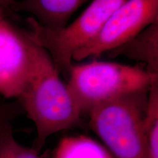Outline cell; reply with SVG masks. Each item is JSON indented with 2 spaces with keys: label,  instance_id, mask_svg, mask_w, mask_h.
I'll use <instances>...</instances> for the list:
<instances>
[{
  "label": "cell",
  "instance_id": "obj_1",
  "mask_svg": "<svg viewBox=\"0 0 158 158\" xmlns=\"http://www.w3.org/2000/svg\"><path fill=\"white\" fill-rule=\"evenodd\" d=\"M17 101L35 124L36 137L31 147L38 152L50 136L81 122L83 114L68 84L47 51L35 41L30 73Z\"/></svg>",
  "mask_w": 158,
  "mask_h": 158
},
{
  "label": "cell",
  "instance_id": "obj_2",
  "mask_svg": "<svg viewBox=\"0 0 158 158\" xmlns=\"http://www.w3.org/2000/svg\"><path fill=\"white\" fill-rule=\"evenodd\" d=\"M68 86L83 115L94 108L126 94L148 89L157 75L140 66L94 60L72 64Z\"/></svg>",
  "mask_w": 158,
  "mask_h": 158
},
{
  "label": "cell",
  "instance_id": "obj_3",
  "mask_svg": "<svg viewBox=\"0 0 158 158\" xmlns=\"http://www.w3.org/2000/svg\"><path fill=\"white\" fill-rule=\"evenodd\" d=\"M149 89L105 102L87 114L90 128L114 158H148L143 122Z\"/></svg>",
  "mask_w": 158,
  "mask_h": 158
},
{
  "label": "cell",
  "instance_id": "obj_4",
  "mask_svg": "<svg viewBox=\"0 0 158 158\" xmlns=\"http://www.w3.org/2000/svg\"><path fill=\"white\" fill-rule=\"evenodd\" d=\"M125 1L92 0L72 23L57 29L43 27L29 16L27 29L35 42L47 51L59 73H68L75 53L98 35L112 13Z\"/></svg>",
  "mask_w": 158,
  "mask_h": 158
},
{
  "label": "cell",
  "instance_id": "obj_5",
  "mask_svg": "<svg viewBox=\"0 0 158 158\" xmlns=\"http://www.w3.org/2000/svg\"><path fill=\"white\" fill-rule=\"evenodd\" d=\"M17 19L16 13L0 0V94L6 98L21 96L32 64L35 41Z\"/></svg>",
  "mask_w": 158,
  "mask_h": 158
},
{
  "label": "cell",
  "instance_id": "obj_6",
  "mask_svg": "<svg viewBox=\"0 0 158 158\" xmlns=\"http://www.w3.org/2000/svg\"><path fill=\"white\" fill-rule=\"evenodd\" d=\"M158 22V0H126L114 10L94 38L76 51L73 61L107 54Z\"/></svg>",
  "mask_w": 158,
  "mask_h": 158
},
{
  "label": "cell",
  "instance_id": "obj_7",
  "mask_svg": "<svg viewBox=\"0 0 158 158\" xmlns=\"http://www.w3.org/2000/svg\"><path fill=\"white\" fill-rule=\"evenodd\" d=\"M111 57L124 56L143 63L151 74L158 76V22L107 54Z\"/></svg>",
  "mask_w": 158,
  "mask_h": 158
},
{
  "label": "cell",
  "instance_id": "obj_8",
  "mask_svg": "<svg viewBox=\"0 0 158 158\" xmlns=\"http://www.w3.org/2000/svg\"><path fill=\"white\" fill-rule=\"evenodd\" d=\"M53 158H114L102 144L86 135L63 138L59 142Z\"/></svg>",
  "mask_w": 158,
  "mask_h": 158
},
{
  "label": "cell",
  "instance_id": "obj_9",
  "mask_svg": "<svg viewBox=\"0 0 158 158\" xmlns=\"http://www.w3.org/2000/svg\"><path fill=\"white\" fill-rule=\"evenodd\" d=\"M143 124L148 158H158V78L148 91Z\"/></svg>",
  "mask_w": 158,
  "mask_h": 158
},
{
  "label": "cell",
  "instance_id": "obj_10",
  "mask_svg": "<svg viewBox=\"0 0 158 158\" xmlns=\"http://www.w3.org/2000/svg\"><path fill=\"white\" fill-rule=\"evenodd\" d=\"M88 1L92 0H34L41 15L50 23L58 26L68 23L73 13Z\"/></svg>",
  "mask_w": 158,
  "mask_h": 158
},
{
  "label": "cell",
  "instance_id": "obj_11",
  "mask_svg": "<svg viewBox=\"0 0 158 158\" xmlns=\"http://www.w3.org/2000/svg\"><path fill=\"white\" fill-rule=\"evenodd\" d=\"M0 158H42L32 147H27L17 141L12 123L0 130Z\"/></svg>",
  "mask_w": 158,
  "mask_h": 158
},
{
  "label": "cell",
  "instance_id": "obj_12",
  "mask_svg": "<svg viewBox=\"0 0 158 158\" xmlns=\"http://www.w3.org/2000/svg\"><path fill=\"white\" fill-rule=\"evenodd\" d=\"M22 114L23 108L18 101L0 103V130Z\"/></svg>",
  "mask_w": 158,
  "mask_h": 158
}]
</instances>
